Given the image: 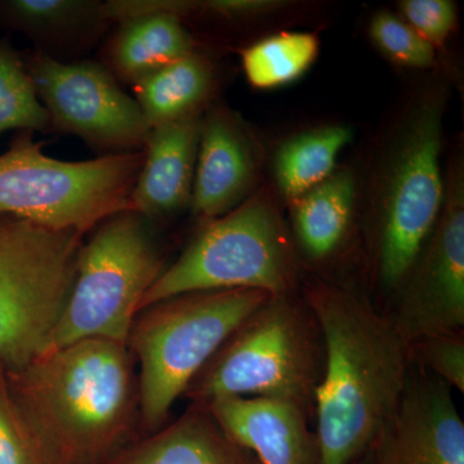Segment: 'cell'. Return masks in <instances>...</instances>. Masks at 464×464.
I'll use <instances>...</instances> for the list:
<instances>
[{
	"label": "cell",
	"mask_w": 464,
	"mask_h": 464,
	"mask_svg": "<svg viewBox=\"0 0 464 464\" xmlns=\"http://www.w3.org/2000/svg\"><path fill=\"white\" fill-rule=\"evenodd\" d=\"M5 373L54 464H111L143 436L139 373L125 343L78 341Z\"/></svg>",
	"instance_id": "6da1fadb"
},
{
	"label": "cell",
	"mask_w": 464,
	"mask_h": 464,
	"mask_svg": "<svg viewBox=\"0 0 464 464\" xmlns=\"http://www.w3.org/2000/svg\"><path fill=\"white\" fill-rule=\"evenodd\" d=\"M306 306L323 342L314 396L320 464H356L398 408L413 366L409 346L389 316L346 289L314 285Z\"/></svg>",
	"instance_id": "7a4b0ae2"
},
{
	"label": "cell",
	"mask_w": 464,
	"mask_h": 464,
	"mask_svg": "<svg viewBox=\"0 0 464 464\" xmlns=\"http://www.w3.org/2000/svg\"><path fill=\"white\" fill-rule=\"evenodd\" d=\"M270 297L256 289L206 290L143 308L127 341L140 368L143 436L166 426L176 400Z\"/></svg>",
	"instance_id": "3957f363"
},
{
	"label": "cell",
	"mask_w": 464,
	"mask_h": 464,
	"mask_svg": "<svg viewBox=\"0 0 464 464\" xmlns=\"http://www.w3.org/2000/svg\"><path fill=\"white\" fill-rule=\"evenodd\" d=\"M323 372V342L307 306L273 295L246 320L204 366L186 398H258L289 402L308 414Z\"/></svg>",
	"instance_id": "277c9868"
},
{
	"label": "cell",
	"mask_w": 464,
	"mask_h": 464,
	"mask_svg": "<svg viewBox=\"0 0 464 464\" xmlns=\"http://www.w3.org/2000/svg\"><path fill=\"white\" fill-rule=\"evenodd\" d=\"M43 146L21 130L0 155V215L87 237L108 217L133 210L143 150L63 161L45 155Z\"/></svg>",
	"instance_id": "5b68a950"
},
{
	"label": "cell",
	"mask_w": 464,
	"mask_h": 464,
	"mask_svg": "<svg viewBox=\"0 0 464 464\" xmlns=\"http://www.w3.org/2000/svg\"><path fill=\"white\" fill-rule=\"evenodd\" d=\"M88 235L48 351L91 338L127 344L143 297L167 268L155 222L136 210L108 217Z\"/></svg>",
	"instance_id": "8992f818"
},
{
	"label": "cell",
	"mask_w": 464,
	"mask_h": 464,
	"mask_svg": "<svg viewBox=\"0 0 464 464\" xmlns=\"http://www.w3.org/2000/svg\"><path fill=\"white\" fill-rule=\"evenodd\" d=\"M84 235L0 215V362L29 364L50 348L74 284Z\"/></svg>",
	"instance_id": "52a82bcc"
},
{
	"label": "cell",
	"mask_w": 464,
	"mask_h": 464,
	"mask_svg": "<svg viewBox=\"0 0 464 464\" xmlns=\"http://www.w3.org/2000/svg\"><path fill=\"white\" fill-rule=\"evenodd\" d=\"M293 277V256L282 222L273 204L257 195L201 226L185 252L146 293L141 311L173 295L206 290L290 295Z\"/></svg>",
	"instance_id": "ba28073f"
},
{
	"label": "cell",
	"mask_w": 464,
	"mask_h": 464,
	"mask_svg": "<svg viewBox=\"0 0 464 464\" xmlns=\"http://www.w3.org/2000/svg\"><path fill=\"white\" fill-rule=\"evenodd\" d=\"M441 105L418 103L402 121L378 194V277L396 289L438 222L444 204L440 154Z\"/></svg>",
	"instance_id": "9c48e42d"
},
{
	"label": "cell",
	"mask_w": 464,
	"mask_h": 464,
	"mask_svg": "<svg viewBox=\"0 0 464 464\" xmlns=\"http://www.w3.org/2000/svg\"><path fill=\"white\" fill-rule=\"evenodd\" d=\"M52 132L72 134L99 157L141 151L151 128L139 103L100 61L60 63L39 52H21Z\"/></svg>",
	"instance_id": "30bf717a"
},
{
	"label": "cell",
	"mask_w": 464,
	"mask_h": 464,
	"mask_svg": "<svg viewBox=\"0 0 464 464\" xmlns=\"http://www.w3.org/2000/svg\"><path fill=\"white\" fill-rule=\"evenodd\" d=\"M456 177L441 213L399 284L389 316L406 343L464 328V192Z\"/></svg>",
	"instance_id": "8fae6325"
},
{
	"label": "cell",
	"mask_w": 464,
	"mask_h": 464,
	"mask_svg": "<svg viewBox=\"0 0 464 464\" xmlns=\"http://www.w3.org/2000/svg\"><path fill=\"white\" fill-rule=\"evenodd\" d=\"M369 453L373 464H464V422L450 387L411 366L398 408Z\"/></svg>",
	"instance_id": "7c38bea8"
},
{
	"label": "cell",
	"mask_w": 464,
	"mask_h": 464,
	"mask_svg": "<svg viewBox=\"0 0 464 464\" xmlns=\"http://www.w3.org/2000/svg\"><path fill=\"white\" fill-rule=\"evenodd\" d=\"M102 14L115 26L103 43L100 63L121 84H134L197 52L185 23L159 11L151 0H108Z\"/></svg>",
	"instance_id": "4fadbf2b"
},
{
	"label": "cell",
	"mask_w": 464,
	"mask_h": 464,
	"mask_svg": "<svg viewBox=\"0 0 464 464\" xmlns=\"http://www.w3.org/2000/svg\"><path fill=\"white\" fill-rule=\"evenodd\" d=\"M257 174V155L237 115L212 106L201 121L191 210L201 224L227 215L246 201Z\"/></svg>",
	"instance_id": "5bb4252c"
},
{
	"label": "cell",
	"mask_w": 464,
	"mask_h": 464,
	"mask_svg": "<svg viewBox=\"0 0 464 464\" xmlns=\"http://www.w3.org/2000/svg\"><path fill=\"white\" fill-rule=\"evenodd\" d=\"M226 432L261 464H320L308 414L289 402L258 398L217 400L207 405Z\"/></svg>",
	"instance_id": "9a60e30c"
},
{
	"label": "cell",
	"mask_w": 464,
	"mask_h": 464,
	"mask_svg": "<svg viewBox=\"0 0 464 464\" xmlns=\"http://www.w3.org/2000/svg\"><path fill=\"white\" fill-rule=\"evenodd\" d=\"M203 115L151 128L130 201L155 224L190 207Z\"/></svg>",
	"instance_id": "2e32d148"
},
{
	"label": "cell",
	"mask_w": 464,
	"mask_h": 464,
	"mask_svg": "<svg viewBox=\"0 0 464 464\" xmlns=\"http://www.w3.org/2000/svg\"><path fill=\"white\" fill-rule=\"evenodd\" d=\"M111 26L101 0H0V29L24 34L60 63L82 60Z\"/></svg>",
	"instance_id": "e0dca14e"
},
{
	"label": "cell",
	"mask_w": 464,
	"mask_h": 464,
	"mask_svg": "<svg viewBox=\"0 0 464 464\" xmlns=\"http://www.w3.org/2000/svg\"><path fill=\"white\" fill-rule=\"evenodd\" d=\"M111 464H261L231 438L207 405L191 402L185 413L142 436Z\"/></svg>",
	"instance_id": "ac0fdd59"
},
{
	"label": "cell",
	"mask_w": 464,
	"mask_h": 464,
	"mask_svg": "<svg viewBox=\"0 0 464 464\" xmlns=\"http://www.w3.org/2000/svg\"><path fill=\"white\" fill-rule=\"evenodd\" d=\"M216 85L215 65L197 51L130 88L150 128H154L204 114Z\"/></svg>",
	"instance_id": "d6986e66"
},
{
	"label": "cell",
	"mask_w": 464,
	"mask_h": 464,
	"mask_svg": "<svg viewBox=\"0 0 464 464\" xmlns=\"http://www.w3.org/2000/svg\"><path fill=\"white\" fill-rule=\"evenodd\" d=\"M355 203L353 174L333 173L295 203V230L310 257H328L346 237Z\"/></svg>",
	"instance_id": "ffe728a7"
},
{
	"label": "cell",
	"mask_w": 464,
	"mask_h": 464,
	"mask_svg": "<svg viewBox=\"0 0 464 464\" xmlns=\"http://www.w3.org/2000/svg\"><path fill=\"white\" fill-rule=\"evenodd\" d=\"M351 141L346 127L319 128L284 143L275 159V174L284 197L295 201L334 173L342 149Z\"/></svg>",
	"instance_id": "44dd1931"
},
{
	"label": "cell",
	"mask_w": 464,
	"mask_h": 464,
	"mask_svg": "<svg viewBox=\"0 0 464 464\" xmlns=\"http://www.w3.org/2000/svg\"><path fill=\"white\" fill-rule=\"evenodd\" d=\"M317 50L319 43L313 34H276L243 51L244 74L250 85L259 90L282 87L307 72Z\"/></svg>",
	"instance_id": "7402d4cb"
},
{
	"label": "cell",
	"mask_w": 464,
	"mask_h": 464,
	"mask_svg": "<svg viewBox=\"0 0 464 464\" xmlns=\"http://www.w3.org/2000/svg\"><path fill=\"white\" fill-rule=\"evenodd\" d=\"M8 130L51 133L52 128L21 52L7 39H0V134Z\"/></svg>",
	"instance_id": "603a6c76"
},
{
	"label": "cell",
	"mask_w": 464,
	"mask_h": 464,
	"mask_svg": "<svg viewBox=\"0 0 464 464\" xmlns=\"http://www.w3.org/2000/svg\"><path fill=\"white\" fill-rule=\"evenodd\" d=\"M0 464H54L12 398L0 362Z\"/></svg>",
	"instance_id": "cb8c5ba5"
},
{
	"label": "cell",
	"mask_w": 464,
	"mask_h": 464,
	"mask_svg": "<svg viewBox=\"0 0 464 464\" xmlns=\"http://www.w3.org/2000/svg\"><path fill=\"white\" fill-rule=\"evenodd\" d=\"M371 35L375 45L399 65L427 69L435 63V48L391 12L375 14L371 24Z\"/></svg>",
	"instance_id": "d4e9b609"
},
{
	"label": "cell",
	"mask_w": 464,
	"mask_h": 464,
	"mask_svg": "<svg viewBox=\"0 0 464 464\" xmlns=\"http://www.w3.org/2000/svg\"><path fill=\"white\" fill-rule=\"evenodd\" d=\"M408 346L413 365L444 382L450 389L464 392L463 332L430 335Z\"/></svg>",
	"instance_id": "484cf974"
},
{
	"label": "cell",
	"mask_w": 464,
	"mask_h": 464,
	"mask_svg": "<svg viewBox=\"0 0 464 464\" xmlns=\"http://www.w3.org/2000/svg\"><path fill=\"white\" fill-rule=\"evenodd\" d=\"M400 9L405 23L433 48L444 45L456 27V5L449 0H404Z\"/></svg>",
	"instance_id": "4316f807"
},
{
	"label": "cell",
	"mask_w": 464,
	"mask_h": 464,
	"mask_svg": "<svg viewBox=\"0 0 464 464\" xmlns=\"http://www.w3.org/2000/svg\"><path fill=\"white\" fill-rule=\"evenodd\" d=\"M356 464H373V462H372L371 453L368 451Z\"/></svg>",
	"instance_id": "83f0119b"
}]
</instances>
